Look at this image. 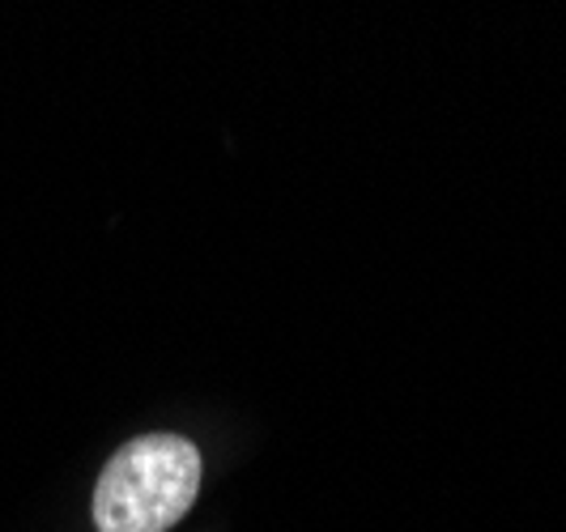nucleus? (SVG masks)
I'll return each instance as SVG.
<instances>
[{
    "mask_svg": "<svg viewBox=\"0 0 566 532\" xmlns=\"http://www.w3.org/2000/svg\"><path fill=\"white\" fill-rule=\"evenodd\" d=\"M200 490V451L179 435H142L115 451L94 486L98 532H167Z\"/></svg>",
    "mask_w": 566,
    "mask_h": 532,
    "instance_id": "nucleus-1",
    "label": "nucleus"
}]
</instances>
